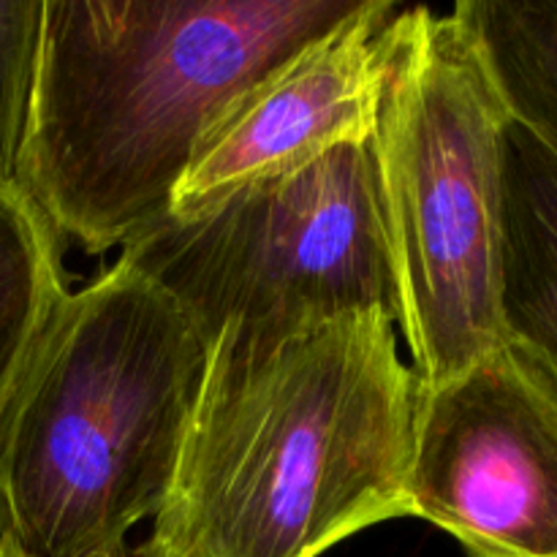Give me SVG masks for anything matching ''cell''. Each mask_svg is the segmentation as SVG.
Masks as SVG:
<instances>
[{
	"instance_id": "obj_7",
	"label": "cell",
	"mask_w": 557,
	"mask_h": 557,
	"mask_svg": "<svg viewBox=\"0 0 557 557\" xmlns=\"http://www.w3.org/2000/svg\"><path fill=\"white\" fill-rule=\"evenodd\" d=\"M400 9L364 0L351 20L288 60L212 134L169 212H188L341 145L373 139L386 27Z\"/></svg>"
},
{
	"instance_id": "obj_2",
	"label": "cell",
	"mask_w": 557,
	"mask_h": 557,
	"mask_svg": "<svg viewBox=\"0 0 557 557\" xmlns=\"http://www.w3.org/2000/svg\"><path fill=\"white\" fill-rule=\"evenodd\" d=\"M364 0H44L20 188L58 237L125 248L218 128Z\"/></svg>"
},
{
	"instance_id": "obj_8",
	"label": "cell",
	"mask_w": 557,
	"mask_h": 557,
	"mask_svg": "<svg viewBox=\"0 0 557 557\" xmlns=\"http://www.w3.org/2000/svg\"><path fill=\"white\" fill-rule=\"evenodd\" d=\"M498 324L557 381V152L511 117L500 158Z\"/></svg>"
},
{
	"instance_id": "obj_9",
	"label": "cell",
	"mask_w": 557,
	"mask_h": 557,
	"mask_svg": "<svg viewBox=\"0 0 557 557\" xmlns=\"http://www.w3.org/2000/svg\"><path fill=\"white\" fill-rule=\"evenodd\" d=\"M69 294L60 237L22 188H0V424Z\"/></svg>"
},
{
	"instance_id": "obj_12",
	"label": "cell",
	"mask_w": 557,
	"mask_h": 557,
	"mask_svg": "<svg viewBox=\"0 0 557 557\" xmlns=\"http://www.w3.org/2000/svg\"><path fill=\"white\" fill-rule=\"evenodd\" d=\"M109 557H161L158 553H152L150 547H147V544H141V547H136V549H120V553H114V555H109Z\"/></svg>"
},
{
	"instance_id": "obj_11",
	"label": "cell",
	"mask_w": 557,
	"mask_h": 557,
	"mask_svg": "<svg viewBox=\"0 0 557 557\" xmlns=\"http://www.w3.org/2000/svg\"><path fill=\"white\" fill-rule=\"evenodd\" d=\"M41 33L44 0H0V188H20Z\"/></svg>"
},
{
	"instance_id": "obj_10",
	"label": "cell",
	"mask_w": 557,
	"mask_h": 557,
	"mask_svg": "<svg viewBox=\"0 0 557 557\" xmlns=\"http://www.w3.org/2000/svg\"><path fill=\"white\" fill-rule=\"evenodd\" d=\"M455 14L509 117L557 152V0H462Z\"/></svg>"
},
{
	"instance_id": "obj_4",
	"label": "cell",
	"mask_w": 557,
	"mask_h": 557,
	"mask_svg": "<svg viewBox=\"0 0 557 557\" xmlns=\"http://www.w3.org/2000/svg\"><path fill=\"white\" fill-rule=\"evenodd\" d=\"M504 101L455 9L386 27L373 150L395 261L397 326L422 386L493 351L498 324Z\"/></svg>"
},
{
	"instance_id": "obj_3",
	"label": "cell",
	"mask_w": 557,
	"mask_h": 557,
	"mask_svg": "<svg viewBox=\"0 0 557 557\" xmlns=\"http://www.w3.org/2000/svg\"><path fill=\"white\" fill-rule=\"evenodd\" d=\"M210 346L123 259L60 299L0 424V547L109 557L169 500Z\"/></svg>"
},
{
	"instance_id": "obj_13",
	"label": "cell",
	"mask_w": 557,
	"mask_h": 557,
	"mask_svg": "<svg viewBox=\"0 0 557 557\" xmlns=\"http://www.w3.org/2000/svg\"><path fill=\"white\" fill-rule=\"evenodd\" d=\"M0 557H11V555H9V553H5V549H3V547H0Z\"/></svg>"
},
{
	"instance_id": "obj_1",
	"label": "cell",
	"mask_w": 557,
	"mask_h": 557,
	"mask_svg": "<svg viewBox=\"0 0 557 557\" xmlns=\"http://www.w3.org/2000/svg\"><path fill=\"white\" fill-rule=\"evenodd\" d=\"M419 397L395 319L379 310L218 337L147 547L161 557H319L411 517Z\"/></svg>"
},
{
	"instance_id": "obj_5",
	"label": "cell",
	"mask_w": 557,
	"mask_h": 557,
	"mask_svg": "<svg viewBox=\"0 0 557 557\" xmlns=\"http://www.w3.org/2000/svg\"><path fill=\"white\" fill-rule=\"evenodd\" d=\"M120 259L166 292L207 346L343 313L400 315L373 139L169 212Z\"/></svg>"
},
{
	"instance_id": "obj_6",
	"label": "cell",
	"mask_w": 557,
	"mask_h": 557,
	"mask_svg": "<svg viewBox=\"0 0 557 557\" xmlns=\"http://www.w3.org/2000/svg\"><path fill=\"white\" fill-rule=\"evenodd\" d=\"M411 517L471 557H557V381L500 341L422 386L408 468Z\"/></svg>"
}]
</instances>
